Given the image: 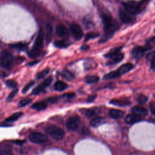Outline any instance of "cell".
<instances>
[{"mask_svg":"<svg viewBox=\"0 0 155 155\" xmlns=\"http://www.w3.org/2000/svg\"><path fill=\"white\" fill-rule=\"evenodd\" d=\"M102 19L105 33L99 41L100 43L105 42L110 39L119 28L117 22L110 15L103 14L102 16Z\"/></svg>","mask_w":155,"mask_h":155,"instance_id":"1","label":"cell"},{"mask_svg":"<svg viewBox=\"0 0 155 155\" xmlns=\"http://www.w3.org/2000/svg\"><path fill=\"white\" fill-rule=\"evenodd\" d=\"M44 38V32L42 30H40L35 39L33 47L28 53V56L32 58H35L40 54L41 51L43 47Z\"/></svg>","mask_w":155,"mask_h":155,"instance_id":"2","label":"cell"},{"mask_svg":"<svg viewBox=\"0 0 155 155\" xmlns=\"http://www.w3.org/2000/svg\"><path fill=\"white\" fill-rule=\"evenodd\" d=\"M13 60L12 54L7 50L1 52L0 56V65L5 69H10L13 67Z\"/></svg>","mask_w":155,"mask_h":155,"instance_id":"3","label":"cell"},{"mask_svg":"<svg viewBox=\"0 0 155 155\" xmlns=\"http://www.w3.org/2000/svg\"><path fill=\"white\" fill-rule=\"evenodd\" d=\"M46 133L53 139L59 140L62 139L64 136V130L59 127L55 125H50L45 129Z\"/></svg>","mask_w":155,"mask_h":155,"instance_id":"4","label":"cell"},{"mask_svg":"<svg viewBox=\"0 0 155 155\" xmlns=\"http://www.w3.org/2000/svg\"><path fill=\"white\" fill-rule=\"evenodd\" d=\"M105 56L110 59L108 62V64H113L121 61L124 58V54L120 52V48H117L111 50Z\"/></svg>","mask_w":155,"mask_h":155,"instance_id":"5","label":"cell"},{"mask_svg":"<svg viewBox=\"0 0 155 155\" xmlns=\"http://www.w3.org/2000/svg\"><path fill=\"white\" fill-rule=\"evenodd\" d=\"M124 9L131 15L139 13L142 10V4L139 2L134 1H129L123 3Z\"/></svg>","mask_w":155,"mask_h":155,"instance_id":"6","label":"cell"},{"mask_svg":"<svg viewBox=\"0 0 155 155\" xmlns=\"http://www.w3.org/2000/svg\"><path fill=\"white\" fill-rule=\"evenodd\" d=\"M81 125V119L78 116H74L69 117L66 122V127L68 130L75 131L77 130Z\"/></svg>","mask_w":155,"mask_h":155,"instance_id":"7","label":"cell"},{"mask_svg":"<svg viewBox=\"0 0 155 155\" xmlns=\"http://www.w3.org/2000/svg\"><path fill=\"white\" fill-rule=\"evenodd\" d=\"M28 139L30 142L35 143H43L48 140V137L46 135L38 132L30 133Z\"/></svg>","mask_w":155,"mask_h":155,"instance_id":"8","label":"cell"},{"mask_svg":"<svg viewBox=\"0 0 155 155\" xmlns=\"http://www.w3.org/2000/svg\"><path fill=\"white\" fill-rule=\"evenodd\" d=\"M119 16L120 21L124 24H130L133 22L134 18L133 15L127 12L125 9H120L119 11Z\"/></svg>","mask_w":155,"mask_h":155,"instance_id":"9","label":"cell"},{"mask_svg":"<svg viewBox=\"0 0 155 155\" xmlns=\"http://www.w3.org/2000/svg\"><path fill=\"white\" fill-rule=\"evenodd\" d=\"M70 30L71 35L76 40L81 39L84 36V32L82 28L79 25L76 24H71L70 27Z\"/></svg>","mask_w":155,"mask_h":155,"instance_id":"10","label":"cell"},{"mask_svg":"<svg viewBox=\"0 0 155 155\" xmlns=\"http://www.w3.org/2000/svg\"><path fill=\"white\" fill-rule=\"evenodd\" d=\"M145 49L142 47L137 46L131 51V56L135 59H140L144 54Z\"/></svg>","mask_w":155,"mask_h":155,"instance_id":"11","label":"cell"},{"mask_svg":"<svg viewBox=\"0 0 155 155\" xmlns=\"http://www.w3.org/2000/svg\"><path fill=\"white\" fill-rule=\"evenodd\" d=\"M56 34L61 38H66L68 36V31L67 28L62 24H58L56 27Z\"/></svg>","mask_w":155,"mask_h":155,"instance_id":"12","label":"cell"},{"mask_svg":"<svg viewBox=\"0 0 155 155\" xmlns=\"http://www.w3.org/2000/svg\"><path fill=\"white\" fill-rule=\"evenodd\" d=\"M142 120V117L134 113L129 114L125 117V122L128 124H133Z\"/></svg>","mask_w":155,"mask_h":155,"instance_id":"13","label":"cell"},{"mask_svg":"<svg viewBox=\"0 0 155 155\" xmlns=\"http://www.w3.org/2000/svg\"><path fill=\"white\" fill-rule=\"evenodd\" d=\"M132 112L133 113H134L137 115H139L141 117L142 116H145L147 113L148 111L147 110V109H145V108L140 107V106H135L132 108Z\"/></svg>","mask_w":155,"mask_h":155,"instance_id":"14","label":"cell"},{"mask_svg":"<svg viewBox=\"0 0 155 155\" xmlns=\"http://www.w3.org/2000/svg\"><path fill=\"white\" fill-rule=\"evenodd\" d=\"M105 122V119L103 117H96L90 121V125L93 127H97Z\"/></svg>","mask_w":155,"mask_h":155,"instance_id":"15","label":"cell"},{"mask_svg":"<svg viewBox=\"0 0 155 155\" xmlns=\"http://www.w3.org/2000/svg\"><path fill=\"white\" fill-rule=\"evenodd\" d=\"M133 67V65L131 63H126L122 65H121L119 68L117 70L119 73L122 74H125L128 71H130Z\"/></svg>","mask_w":155,"mask_h":155,"instance_id":"16","label":"cell"},{"mask_svg":"<svg viewBox=\"0 0 155 155\" xmlns=\"http://www.w3.org/2000/svg\"><path fill=\"white\" fill-rule=\"evenodd\" d=\"M47 107V104L45 101L38 102L31 105V108L38 111L45 110Z\"/></svg>","mask_w":155,"mask_h":155,"instance_id":"17","label":"cell"},{"mask_svg":"<svg viewBox=\"0 0 155 155\" xmlns=\"http://www.w3.org/2000/svg\"><path fill=\"white\" fill-rule=\"evenodd\" d=\"M53 27L51 24H47L46 25V34H45V39L47 42L51 41L53 36Z\"/></svg>","mask_w":155,"mask_h":155,"instance_id":"18","label":"cell"},{"mask_svg":"<svg viewBox=\"0 0 155 155\" xmlns=\"http://www.w3.org/2000/svg\"><path fill=\"white\" fill-rule=\"evenodd\" d=\"M109 115L113 119H119L122 117L124 115L123 111L119 110H116V109H111L109 111Z\"/></svg>","mask_w":155,"mask_h":155,"instance_id":"19","label":"cell"},{"mask_svg":"<svg viewBox=\"0 0 155 155\" xmlns=\"http://www.w3.org/2000/svg\"><path fill=\"white\" fill-rule=\"evenodd\" d=\"M110 103L114 105L123 107L130 105V102L125 99H112L110 101Z\"/></svg>","mask_w":155,"mask_h":155,"instance_id":"20","label":"cell"},{"mask_svg":"<svg viewBox=\"0 0 155 155\" xmlns=\"http://www.w3.org/2000/svg\"><path fill=\"white\" fill-rule=\"evenodd\" d=\"M0 155H13L11 147L7 145L0 147Z\"/></svg>","mask_w":155,"mask_h":155,"instance_id":"21","label":"cell"},{"mask_svg":"<svg viewBox=\"0 0 155 155\" xmlns=\"http://www.w3.org/2000/svg\"><path fill=\"white\" fill-rule=\"evenodd\" d=\"M120 76V74L119 73L117 70L111 71L107 74H106L104 76V79L105 80H109V79H116L117 78H119Z\"/></svg>","mask_w":155,"mask_h":155,"instance_id":"22","label":"cell"},{"mask_svg":"<svg viewBox=\"0 0 155 155\" xmlns=\"http://www.w3.org/2000/svg\"><path fill=\"white\" fill-rule=\"evenodd\" d=\"M54 88L56 91H61L67 88V85L63 81H58L54 84Z\"/></svg>","mask_w":155,"mask_h":155,"instance_id":"23","label":"cell"},{"mask_svg":"<svg viewBox=\"0 0 155 155\" xmlns=\"http://www.w3.org/2000/svg\"><path fill=\"white\" fill-rule=\"evenodd\" d=\"M22 114L23 113L22 112H17V113H15L13 114L9 117L7 118V119L5 120V122L10 123V122H14V121L18 120V118H19L22 115Z\"/></svg>","mask_w":155,"mask_h":155,"instance_id":"24","label":"cell"},{"mask_svg":"<svg viewBox=\"0 0 155 155\" xmlns=\"http://www.w3.org/2000/svg\"><path fill=\"white\" fill-rule=\"evenodd\" d=\"M62 77L67 81H72L74 79V75L68 70H64L61 73Z\"/></svg>","mask_w":155,"mask_h":155,"instance_id":"25","label":"cell"},{"mask_svg":"<svg viewBox=\"0 0 155 155\" xmlns=\"http://www.w3.org/2000/svg\"><path fill=\"white\" fill-rule=\"evenodd\" d=\"M54 45L58 47V48H65L67 47L68 44L67 42H66L64 41H62V40H58V41H56L54 42Z\"/></svg>","mask_w":155,"mask_h":155,"instance_id":"26","label":"cell"},{"mask_svg":"<svg viewBox=\"0 0 155 155\" xmlns=\"http://www.w3.org/2000/svg\"><path fill=\"white\" fill-rule=\"evenodd\" d=\"M99 78L96 76H88L85 78V81L88 84H93L97 82Z\"/></svg>","mask_w":155,"mask_h":155,"instance_id":"27","label":"cell"},{"mask_svg":"<svg viewBox=\"0 0 155 155\" xmlns=\"http://www.w3.org/2000/svg\"><path fill=\"white\" fill-rule=\"evenodd\" d=\"M97 113V111L96 109H88L85 111V115L88 117H93L95 115H96Z\"/></svg>","mask_w":155,"mask_h":155,"instance_id":"28","label":"cell"},{"mask_svg":"<svg viewBox=\"0 0 155 155\" xmlns=\"http://www.w3.org/2000/svg\"><path fill=\"white\" fill-rule=\"evenodd\" d=\"M5 84L7 87L12 88H16L17 87V83L13 79H8L5 82Z\"/></svg>","mask_w":155,"mask_h":155,"instance_id":"29","label":"cell"},{"mask_svg":"<svg viewBox=\"0 0 155 155\" xmlns=\"http://www.w3.org/2000/svg\"><path fill=\"white\" fill-rule=\"evenodd\" d=\"M31 102V99H24L21 100L18 104V106L19 107H24L26 105H27L28 104H29L30 102Z\"/></svg>","mask_w":155,"mask_h":155,"instance_id":"30","label":"cell"},{"mask_svg":"<svg viewBox=\"0 0 155 155\" xmlns=\"http://www.w3.org/2000/svg\"><path fill=\"white\" fill-rule=\"evenodd\" d=\"M34 84H35V82L34 81H30V82H29L28 84H27L26 85H25V86L23 88V89H22V93H25L33 85H34Z\"/></svg>","mask_w":155,"mask_h":155,"instance_id":"31","label":"cell"},{"mask_svg":"<svg viewBox=\"0 0 155 155\" xmlns=\"http://www.w3.org/2000/svg\"><path fill=\"white\" fill-rule=\"evenodd\" d=\"M49 72V70L48 69H46V70H44L41 72H39L38 74H37V76H36V78L38 79H41V78H43L44 77H45L46 75H47V74Z\"/></svg>","mask_w":155,"mask_h":155,"instance_id":"32","label":"cell"},{"mask_svg":"<svg viewBox=\"0 0 155 155\" xmlns=\"http://www.w3.org/2000/svg\"><path fill=\"white\" fill-rule=\"evenodd\" d=\"M98 34L97 33H88L85 36V41H88L90 39H92V38H96L97 36H98Z\"/></svg>","mask_w":155,"mask_h":155,"instance_id":"33","label":"cell"},{"mask_svg":"<svg viewBox=\"0 0 155 155\" xmlns=\"http://www.w3.org/2000/svg\"><path fill=\"white\" fill-rule=\"evenodd\" d=\"M13 47L19 49V50H24L26 48V45L25 44H23V43H18L16 44L13 45Z\"/></svg>","mask_w":155,"mask_h":155,"instance_id":"34","label":"cell"},{"mask_svg":"<svg viewBox=\"0 0 155 155\" xmlns=\"http://www.w3.org/2000/svg\"><path fill=\"white\" fill-rule=\"evenodd\" d=\"M147 101V98L145 96L143 95V94H140L138 98H137V101L139 102V103L140 104H143L145 103L146 101Z\"/></svg>","mask_w":155,"mask_h":155,"instance_id":"35","label":"cell"},{"mask_svg":"<svg viewBox=\"0 0 155 155\" xmlns=\"http://www.w3.org/2000/svg\"><path fill=\"white\" fill-rule=\"evenodd\" d=\"M17 92H18V90L16 89V88H15L10 94H9V95H8V96L7 97V101H11L13 97H14V96H15V94L17 93Z\"/></svg>","mask_w":155,"mask_h":155,"instance_id":"36","label":"cell"},{"mask_svg":"<svg viewBox=\"0 0 155 155\" xmlns=\"http://www.w3.org/2000/svg\"><path fill=\"white\" fill-rule=\"evenodd\" d=\"M147 59L148 60H150V61L155 59V51L148 53L147 55Z\"/></svg>","mask_w":155,"mask_h":155,"instance_id":"37","label":"cell"},{"mask_svg":"<svg viewBox=\"0 0 155 155\" xmlns=\"http://www.w3.org/2000/svg\"><path fill=\"white\" fill-rule=\"evenodd\" d=\"M150 108L151 113L155 115V102H151L150 104Z\"/></svg>","mask_w":155,"mask_h":155,"instance_id":"38","label":"cell"},{"mask_svg":"<svg viewBox=\"0 0 155 155\" xmlns=\"http://www.w3.org/2000/svg\"><path fill=\"white\" fill-rule=\"evenodd\" d=\"M147 45L148 46H152V45H155V36L150 38L148 41V42H147Z\"/></svg>","mask_w":155,"mask_h":155,"instance_id":"39","label":"cell"},{"mask_svg":"<svg viewBox=\"0 0 155 155\" xmlns=\"http://www.w3.org/2000/svg\"><path fill=\"white\" fill-rule=\"evenodd\" d=\"M57 101H58V98L56 97H50L47 99V102H48L50 103H51V104L56 103Z\"/></svg>","mask_w":155,"mask_h":155,"instance_id":"40","label":"cell"},{"mask_svg":"<svg viewBox=\"0 0 155 155\" xmlns=\"http://www.w3.org/2000/svg\"><path fill=\"white\" fill-rule=\"evenodd\" d=\"M74 93H65L63 95V97H65L66 98H72L74 96Z\"/></svg>","mask_w":155,"mask_h":155,"instance_id":"41","label":"cell"},{"mask_svg":"<svg viewBox=\"0 0 155 155\" xmlns=\"http://www.w3.org/2000/svg\"><path fill=\"white\" fill-rule=\"evenodd\" d=\"M151 67L152 70L155 71V59H153L151 61Z\"/></svg>","mask_w":155,"mask_h":155,"instance_id":"42","label":"cell"},{"mask_svg":"<svg viewBox=\"0 0 155 155\" xmlns=\"http://www.w3.org/2000/svg\"><path fill=\"white\" fill-rule=\"evenodd\" d=\"M95 99V96H90V97H88V101L89 102H91V101H93L94 99Z\"/></svg>","mask_w":155,"mask_h":155,"instance_id":"43","label":"cell"},{"mask_svg":"<svg viewBox=\"0 0 155 155\" xmlns=\"http://www.w3.org/2000/svg\"><path fill=\"white\" fill-rule=\"evenodd\" d=\"M89 47L87 45H83L82 47H81V49L82 50H86L87 49H88Z\"/></svg>","mask_w":155,"mask_h":155,"instance_id":"44","label":"cell"},{"mask_svg":"<svg viewBox=\"0 0 155 155\" xmlns=\"http://www.w3.org/2000/svg\"><path fill=\"white\" fill-rule=\"evenodd\" d=\"M154 31H155V30H154Z\"/></svg>","mask_w":155,"mask_h":155,"instance_id":"45","label":"cell"}]
</instances>
